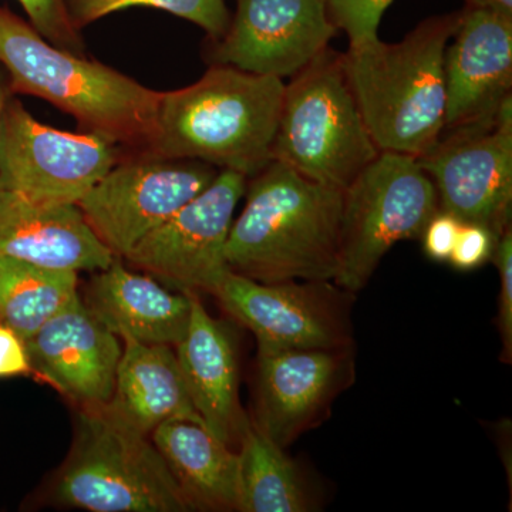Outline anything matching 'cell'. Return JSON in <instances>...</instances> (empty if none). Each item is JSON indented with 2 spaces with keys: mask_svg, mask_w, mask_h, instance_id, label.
Here are the masks:
<instances>
[{
  "mask_svg": "<svg viewBox=\"0 0 512 512\" xmlns=\"http://www.w3.org/2000/svg\"><path fill=\"white\" fill-rule=\"evenodd\" d=\"M29 372L25 342L12 330L0 325V377L19 376Z\"/></svg>",
  "mask_w": 512,
  "mask_h": 512,
  "instance_id": "cell-30",
  "label": "cell"
},
{
  "mask_svg": "<svg viewBox=\"0 0 512 512\" xmlns=\"http://www.w3.org/2000/svg\"><path fill=\"white\" fill-rule=\"evenodd\" d=\"M460 227L461 222L456 217L448 212L437 211L421 235L427 256L434 261H448Z\"/></svg>",
  "mask_w": 512,
  "mask_h": 512,
  "instance_id": "cell-29",
  "label": "cell"
},
{
  "mask_svg": "<svg viewBox=\"0 0 512 512\" xmlns=\"http://www.w3.org/2000/svg\"><path fill=\"white\" fill-rule=\"evenodd\" d=\"M25 348L30 372L57 392L80 407L109 404L123 348L80 293L25 340Z\"/></svg>",
  "mask_w": 512,
  "mask_h": 512,
  "instance_id": "cell-14",
  "label": "cell"
},
{
  "mask_svg": "<svg viewBox=\"0 0 512 512\" xmlns=\"http://www.w3.org/2000/svg\"><path fill=\"white\" fill-rule=\"evenodd\" d=\"M52 494L57 504L90 512L192 511L151 437L106 406L80 407Z\"/></svg>",
  "mask_w": 512,
  "mask_h": 512,
  "instance_id": "cell-5",
  "label": "cell"
},
{
  "mask_svg": "<svg viewBox=\"0 0 512 512\" xmlns=\"http://www.w3.org/2000/svg\"><path fill=\"white\" fill-rule=\"evenodd\" d=\"M284 93L279 77L217 64L191 86L161 93L148 156L197 160L255 177L274 160Z\"/></svg>",
  "mask_w": 512,
  "mask_h": 512,
  "instance_id": "cell-3",
  "label": "cell"
},
{
  "mask_svg": "<svg viewBox=\"0 0 512 512\" xmlns=\"http://www.w3.org/2000/svg\"><path fill=\"white\" fill-rule=\"evenodd\" d=\"M494 264L500 272V303H498V330L503 340V360L512 359V231L505 229L497 239L493 252Z\"/></svg>",
  "mask_w": 512,
  "mask_h": 512,
  "instance_id": "cell-27",
  "label": "cell"
},
{
  "mask_svg": "<svg viewBox=\"0 0 512 512\" xmlns=\"http://www.w3.org/2000/svg\"><path fill=\"white\" fill-rule=\"evenodd\" d=\"M239 446V511L312 510L311 497L295 461L254 421H248Z\"/></svg>",
  "mask_w": 512,
  "mask_h": 512,
  "instance_id": "cell-22",
  "label": "cell"
},
{
  "mask_svg": "<svg viewBox=\"0 0 512 512\" xmlns=\"http://www.w3.org/2000/svg\"><path fill=\"white\" fill-rule=\"evenodd\" d=\"M467 9H484L512 18V0H467Z\"/></svg>",
  "mask_w": 512,
  "mask_h": 512,
  "instance_id": "cell-31",
  "label": "cell"
},
{
  "mask_svg": "<svg viewBox=\"0 0 512 512\" xmlns=\"http://www.w3.org/2000/svg\"><path fill=\"white\" fill-rule=\"evenodd\" d=\"M440 210L436 187L416 157L380 151L343 191L339 264L333 284L362 291L389 249L421 238Z\"/></svg>",
  "mask_w": 512,
  "mask_h": 512,
  "instance_id": "cell-7",
  "label": "cell"
},
{
  "mask_svg": "<svg viewBox=\"0 0 512 512\" xmlns=\"http://www.w3.org/2000/svg\"><path fill=\"white\" fill-rule=\"evenodd\" d=\"M247 177L220 170L214 181L170 220L141 239L123 259L181 292L214 295L229 271V229Z\"/></svg>",
  "mask_w": 512,
  "mask_h": 512,
  "instance_id": "cell-11",
  "label": "cell"
},
{
  "mask_svg": "<svg viewBox=\"0 0 512 512\" xmlns=\"http://www.w3.org/2000/svg\"><path fill=\"white\" fill-rule=\"evenodd\" d=\"M229 229V271L264 284L332 281L338 271L343 191L272 160L252 177Z\"/></svg>",
  "mask_w": 512,
  "mask_h": 512,
  "instance_id": "cell-1",
  "label": "cell"
},
{
  "mask_svg": "<svg viewBox=\"0 0 512 512\" xmlns=\"http://www.w3.org/2000/svg\"><path fill=\"white\" fill-rule=\"evenodd\" d=\"M130 8L164 10L190 20L214 40H220L231 23L224 0H66L67 15L79 32L90 23Z\"/></svg>",
  "mask_w": 512,
  "mask_h": 512,
  "instance_id": "cell-24",
  "label": "cell"
},
{
  "mask_svg": "<svg viewBox=\"0 0 512 512\" xmlns=\"http://www.w3.org/2000/svg\"><path fill=\"white\" fill-rule=\"evenodd\" d=\"M77 272L0 256V325L25 342L79 293Z\"/></svg>",
  "mask_w": 512,
  "mask_h": 512,
  "instance_id": "cell-23",
  "label": "cell"
},
{
  "mask_svg": "<svg viewBox=\"0 0 512 512\" xmlns=\"http://www.w3.org/2000/svg\"><path fill=\"white\" fill-rule=\"evenodd\" d=\"M128 426L151 436L170 420L205 426L185 387L174 346L124 340L113 397L106 404Z\"/></svg>",
  "mask_w": 512,
  "mask_h": 512,
  "instance_id": "cell-20",
  "label": "cell"
},
{
  "mask_svg": "<svg viewBox=\"0 0 512 512\" xmlns=\"http://www.w3.org/2000/svg\"><path fill=\"white\" fill-rule=\"evenodd\" d=\"M330 282L264 284L228 271L214 295L262 348L349 349L352 293Z\"/></svg>",
  "mask_w": 512,
  "mask_h": 512,
  "instance_id": "cell-12",
  "label": "cell"
},
{
  "mask_svg": "<svg viewBox=\"0 0 512 512\" xmlns=\"http://www.w3.org/2000/svg\"><path fill=\"white\" fill-rule=\"evenodd\" d=\"M191 319L175 346L192 404L205 427L229 447L239 443L248 419L238 399L237 346L231 330L212 318L192 293Z\"/></svg>",
  "mask_w": 512,
  "mask_h": 512,
  "instance_id": "cell-18",
  "label": "cell"
},
{
  "mask_svg": "<svg viewBox=\"0 0 512 512\" xmlns=\"http://www.w3.org/2000/svg\"><path fill=\"white\" fill-rule=\"evenodd\" d=\"M218 173L202 161L134 156L114 165L77 205L101 242L124 258Z\"/></svg>",
  "mask_w": 512,
  "mask_h": 512,
  "instance_id": "cell-9",
  "label": "cell"
},
{
  "mask_svg": "<svg viewBox=\"0 0 512 512\" xmlns=\"http://www.w3.org/2000/svg\"><path fill=\"white\" fill-rule=\"evenodd\" d=\"M0 256L62 271H103L113 252L77 204L29 200L0 190Z\"/></svg>",
  "mask_w": 512,
  "mask_h": 512,
  "instance_id": "cell-17",
  "label": "cell"
},
{
  "mask_svg": "<svg viewBox=\"0 0 512 512\" xmlns=\"http://www.w3.org/2000/svg\"><path fill=\"white\" fill-rule=\"evenodd\" d=\"M394 0H326L333 25L345 30L350 46L377 39L380 20Z\"/></svg>",
  "mask_w": 512,
  "mask_h": 512,
  "instance_id": "cell-25",
  "label": "cell"
},
{
  "mask_svg": "<svg viewBox=\"0 0 512 512\" xmlns=\"http://www.w3.org/2000/svg\"><path fill=\"white\" fill-rule=\"evenodd\" d=\"M192 511H239V457L207 427L170 420L151 433Z\"/></svg>",
  "mask_w": 512,
  "mask_h": 512,
  "instance_id": "cell-21",
  "label": "cell"
},
{
  "mask_svg": "<svg viewBox=\"0 0 512 512\" xmlns=\"http://www.w3.org/2000/svg\"><path fill=\"white\" fill-rule=\"evenodd\" d=\"M444 55V131L491 123L511 94L512 18L484 9L461 12Z\"/></svg>",
  "mask_w": 512,
  "mask_h": 512,
  "instance_id": "cell-15",
  "label": "cell"
},
{
  "mask_svg": "<svg viewBox=\"0 0 512 512\" xmlns=\"http://www.w3.org/2000/svg\"><path fill=\"white\" fill-rule=\"evenodd\" d=\"M192 293H173L153 276L128 271L116 256L87 285L83 302L117 338L177 346L191 319Z\"/></svg>",
  "mask_w": 512,
  "mask_h": 512,
  "instance_id": "cell-19",
  "label": "cell"
},
{
  "mask_svg": "<svg viewBox=\"0 0 512 512\" xmlns=\"http://www.w3.org/2000/svg\"><path fill=\"white\" fill-rule=\"evenodd\" d=\"M379 154L343 56L323 50L285 84L272 157L309 180L345 191Z\"/></svg>",
  "mask_w": 512,
  "mask_h": 512,
  "instance_id": "cell-6",
  "label": "cell"
},
{
  "mask_svg": "<svg viewBox=\"0 0 512 512\" xmlns=\"http://www.w3.org/2000/svg\"><path fill=\"white\" fill-rule=\"evenodd\" d=\"M29 23L47 42L84 56L80 32L73 28L67 15L66 0H18Z\"/></svg>",
  "mask_w": 512,
  "mask_h": 512,
  "instance_id": "cell-26",
  "label": "cell"
},
{
  "mask_svg": "<svg viewBox=\"0 0 512 512\" xmlns=\"http://www.w3.org/2000/svg\"><path fill=\"white\" fill-rule=\"evenodd\" d=\"M99 134L69 133L37 121L10 94L0 117V190L29 200L79 204L120 161Z\"/></svg>",
  "mask_w": 512,
  "mask_h": 512,
  "instance_id": "cell-8",
  "label": "cell"
},
{
  "mask_svg": "<svg viewBox=\"0 0 512 512\" xmlns=\"http://www.w3.org/2000/svg\"><path fill=\"white\" fill-rule=\"evenodd\" d=\"M497 238L490 229L478 224L461 222L456 244L448 261L460 271H473L493 256Z\"/></svg>",
  "mask_w": 512,
  "mask_h": 512,
  "instance_id": "cell-28",
  "label": "cell"
},
{
  "mask_svg": "<svg viewBox=\"0 0 512 512\" xmlns=\"http://www.w3.org/2000/svg\"><path fill=\"white\" fill-rule=\"evenodd\" d=\"M0 64L10 93L28 94L69 113L80 127L148 156L157 136L160 92L106 64L47 42L30 23L0 6Z\"/></svg>",
  "mask_w": 512,
  "mask_h": 512,
  "instance_id": "cell-2",
  "label": "cell"
},
{
  "mask_svg": "<svg viewBox=\"0 0 512 512\" xmlns=\"http://www.w3.org/2000/svg\"><path fill=\"white\" fill-rule=\"evenodd\" d=\"M461 12L420 23L399 43L377 37L349 46L346 76L367 130L380 151L419 158L444 130V55Z\"/></svg>",
  "mask_w": 512,
  "mask_h": 512,
  "instance_id": "cell-4",
  "label": "cell"
},
{
  "mask_svg": "<svg viewBox=\"0 0 512 512\" xmlns=\"http://www.w3.org/2000/svg\"><path fill=\"white\" fill-rule=\"evenodd\" d=\"M417 161L436 187L441 211L500 238L511 227V94L491 123L451 131Z\"/></svg>",
  "mask_w": 512,
  "mask_h": 512,
  "instance_id": "cell-10",
  "label": "cell"
},
{
  "mask_svg": "<svg viewBox=\"0 0 512 512\" xmlns=\"http://www.w3.org/2000/svg\"><path fill=\"white\" fill-rule=\"evenodd\" d=\"M9 82H6L5 77L0 74V117H2V111L5 109L6 101L10 97Z\"/></svg>",
  "mask_w": 512,
  "mask_h": 512,
  "instance_id": "cell-32",
  "label": "cell"
},
{
  "mask_svg": "<svg viewBox=\"0 0 512 512\" xmlns=\"http://www.w3.org/2000/svg\"><path fill=\"white\" fill-rule=\"evenodd\" d=\"M214 60L244 72L295 76L328 49L336 28L326 0H237Z\"/></svg>",
  "mask_w": 512,
  "mask_h": 512,
  "instance_id": "cell-13",
  "label": "cell"
},
{
  "mask_svg": "<svg viewBox=\"0 0 512 512\" xmlns=\"http://www.w3.org/2000/svg\"><path fill=\"white\" fill-rule=\"evenodd\" d=\"M349 349L258 346L255 426L285 448L312 426L348 380Z\"/></svg>",
  "mask_w": 512,
  "mask_h": 512,
  "instance_id": "cell-16",
  "label": "cell"
}]
</instances>
